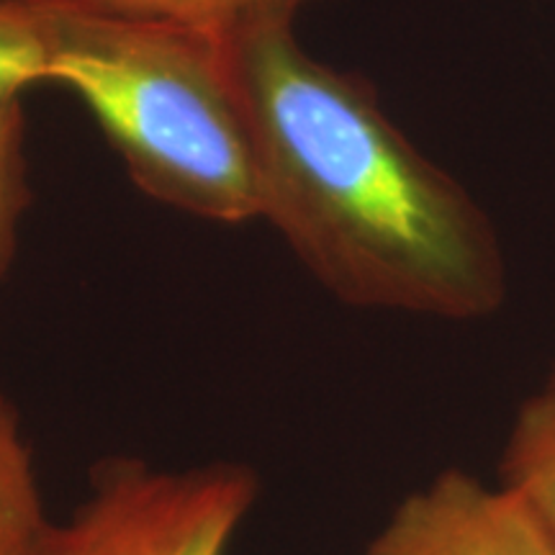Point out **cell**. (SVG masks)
<instances>
[{
  "mask_svg": "<svg viewBox=\"0 0 555 555\" xmlns=\"http://www.w3.org/2000/svg\"><path fill=\"white\" fill-rule=\"evenodd\" d=\"M502 483L515 489L555 535V371L517 409L502 455Z\"/></svg>",
  "mask_w": 555,
  "mask_h": 555,
  "instance_id": "5",
  "label": "cell"
},
{
  "mask_svg": "<svg viewBox=\"0 0 555 555\" xmlns=\"http://www.w3.org/2000/svg\"><path fill=\"white\" fill-rule=\"evenodd\" d=\"M363 555H555V535L515 489L453 468L401 499Z\"/></svg>",
  "mask_w": 555,
  "mask_h": 555,
  "instance_id": "4",
  "label": "cell"
},
{
  "mask_svg": "<svg viewBox=\"0 0 555 555\" xmlns=\"http://www.w3.org/2000/svg\"><path fill=\"white\" fill-rule=\"evenodd\" d=\"M31 204L26 178V119L21 99L0 103V278L18 247V224Z\"/></svg>",
  "mask_w": 555,
  "mask_h": 555,
  "instance_id": "9",
  "label": "cell"
},
{
  "mask_svg": "<svg viewBox=\"0 0 555 555\" xmlns=\"http://www.w3.org/2000/svg\"><path fill=\"white\" fill-rule=\"evenodd\" d=\"M39 3L47 82L86 103L139 189L219 224L260 219L253 134L224 39L67 0Z\"/></svg>",
  "mask_w": 555,
  "mask_h": 555,
  "instance_id": "2",
  "label": "cell"
},
{
  "mask_svg": "<svg viewBox=\"0 0 555 555\" xmlns=\"http://www.w3.org/2000/svg\"><path fill=\"white\" fill-rule=\"evenodd\" d=\"M255 499L258 476L240 463L170 470L114 455L34 555H227Z\"/></svg>",
  "mask_w": 555,
  "mask_h": 555,
  "instance_id": "3",
  "label": "cell"
},
{
  "mask_svg": "<svg viewBox=\"0 0 555 555\" xmlns=\"http://www.w3.org/2000/svg\"><path fill=\"white\" fill-rule=\"evenodd\" d=\"M75 9L101 16L157 21L229 39L247 26L273 18H296L309 3L322 0H67Z\"/></svg>",
  "mask_w": 555,
  "mask_h": 555,
  "instance_id": "7",
  "label": "cell"
},
{
  "mask_svg": "<svg viewBox=\"0 0 555 555\" xmlns=\"http://www.w3.org/2000/svg\"><path fill=\"white\" fill-rule=\"evenodd\" d=\"M253 134L260 219L347 307L470 322L504 304L502 245L363 78L324 65L294 18L227 39Z\"/></svg>",
  "mask_w": 555,
  "mask_h": 555,
  "instance_id": "1",
  "label": "cell"
},
{
  "mask_svg": "<svg viewBox=\"0 0 555 555\" xmlns=\"http://www.w3.org/2000/svg\"><path fill=\"white\" fill-rule=\"evenodd\" d=\"M50 29L39 0H0V103L47 82Z\"/></svg>",
  "mask_w": 555,
  "mask_h": 555,
  "instance_id": "8",
  "label": "cell"
},
{
  "mask_svg": "<svg viewBox=\"0 0 555 555\" xmlns=\"http://www.w3.org/2000/svg\"><path fill=\"white\" fill-rule=\"evenodd\" d=\"M50 522L21 414L0 391V555H34Z\"/></svg>",
  "mask_w": 555,
  "mask_h": 555,
  "instance_id": "6",
  "label": "cell"
}]
</instances>
